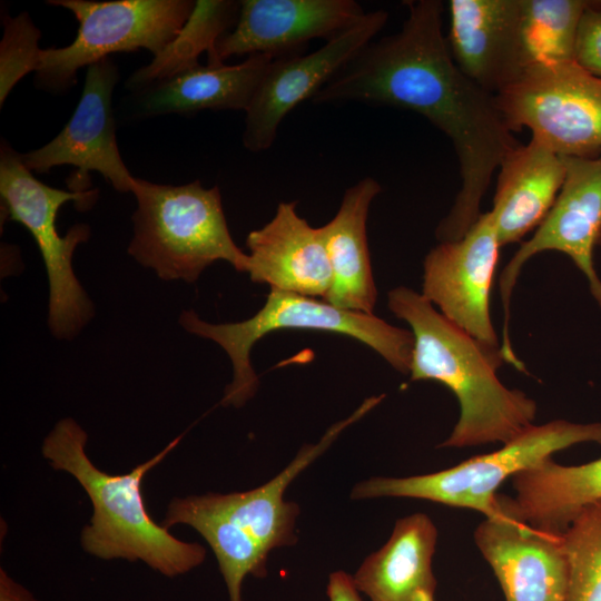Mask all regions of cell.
Here are the masks:
<instances>
[{"mask_svg": "<svg viewBox=\"0 0 601 601\" xmlns=\"http://www.w3.org/2000/svg\"><path fill=\"white\" fill-rule=\"evenodd\" d=\"M0 196L4 217L29 230L43 259L49 282L48 325L51 333L63 339L75 337L93 316V305L72 268L73 252L89 238L90 228L78 224L62 237L56 220L65 203L73 201L79 210L90 208L98 190L75 193L43 184L27 168L21 155L2 140Z\"/></svg>", "mask_w": 601, "mask_h": 601, "instance_id": "cell-8", "label": "cell"}, {"mask_svg": "<svg viewBox=\"0 0 601 601\" xmlns=\"http://www.w3.org/2000/svg\"><path fill=\"white\" fill-rule=\"evenodd\" d=\"M450 55L482 89L497 95L531 66L522 0H450Z\"/></svg>", "mask_w": 601, "mask_h": 601, "instance_id": "cell-16", "label": "cell"}, {"mask_svg": "<svg viewBox=\"0 0 601 601\" xmlns=\"http://www.w3.org/2000/svg\"><path fill=\"white\" fill-rule=\"evenodd\" d=\"M239 9L240 1H195L190 16L175 38L127 79L126 88L134 92L199 65V55L206 51L208 57L211 56L218 39L235 26Z\"/></svg>", "mask_w": 601, "mask_h": 601, "instance_id": "cell-24", "label": "cell"}, {"mask_svg": "<svg viewBox=\"0 0 601 601\" xmlns=\"http://www.w3.org/2000/svg\"><path fill=\"white\" fill-rule=\"evenodd\" d=\"M179 323L187 332L214 341L229 356L233 380L221 404L235 407L243 406L258 388L249 355L256 342L270 332L313 329L342 334L373 348L403 374L410 372L414 347L411 331L390 325L374 314L342 309L325 300L277 289H270L264 306L243 322L213 324L187 309Z\"/></svg>", "mask_w": 601, "mask_h": 601, "instance_id": "cell-6", "label": "cell"}, {"mask_svg": "<svg viewBox=\"0 0 601 601\" xmlns=\"http://www.w3.org/2000/svg\"><path fill=\"white\" fill-rule=\"evenodd\" d=\"M597 3L601 7V0H598Z\"/></svg>", "mask_w": 601, "mask_h": 601, "instance_id": "cell-32", "label": "cell"}, {"mask_svg": "<svg viewBox=\"0 0 601 601\" xmlns=\"http://www.w3.org/2000/svg\"><path fill=\"white\" fill-rule=\"evenodd\" d=\"M387 306L413 334L411 381L439 382L459 402V420L440 447L504 444L534 424L535 401L497 377L496 371L505 363L500 347L465 333L412 288L390 290Z\"/></svg>", "mask_w": 601, "mask_h": 601, "instance_id": "cell-2", "label": "cell"}, {"mask_svg": "<svg viewBox=\"0 0 601 601\" xmlns=\"http://www.w3.org/2000/svg\"><path fill=\"white\" fill-rule=\"evenodd\" d=\"M574 60L585 70L601 78V7L597 1H590L583 13Z\"/></svg>", "mask_w": 601, "mask_h": 601, "instance_id": "cell-28", "label": "cell"}, {"mask_svg": "<svg viewBox=\"0 0 601 601\" xmlns=\"http://www.w3.org/2000/svg\"><path fill=\"white\" fill-rule=\"evenodd\" d=\"M118 67L105 58L87 67L79 102L61 131L45 146L21 155L32 173L46 174L57 166L77 168L68 179L75 193L90 189V171H97L119 193H131L135 176L126 167L116 139L112 91Z\"/></svg>", "mask_w": 601, "mask_h": 601, "instance_id": "cell-12", "label": "cell"}, {"mask_svg": "<svg viewBox=\"0 0 601 601\" xmlns=\"http://www.w3.org/2000/svg\"><path fill=\"white\" fill-rule=\"evenodd\" d=\"M511 480L520 518L562 534L584 508L601 501V456L579 465L559 464L549 457Z\"/></svg>", "mask_w": 601, "mask_h": 601, "instance_id": "cell-23", "label": "cell"}, {"mask_svg": "<svg viewBox=\"0 0 601 601\" xmlns=\"http://www.w3.org/2000/svg\"><path fill=\"white\" fill-rule=\"evenodd\" d=\"M3 37L0 42V106L17 82L37 70L41 49L38 46L40 30L27 12L3 19Z\"/></svg>", "mask_w": 601, "mask_h": 601, "instance_id": "cell-27", "label": "cell"}, {"mask_svg": "<svg viewBox=\"0 0 601 601\" xmlns=\"http://www.w3.org/2000/svg\"><path fill=\"white\" fill-rule=\"evenodd\" d=\"M382 187L365 177L345 190L336 215L319 227L332 269V286L324 299L353 312L373 314L377 290L373 278L366 221Z\"/></svg>", "mask_w": 601, "mask_h": 601, "instance_id": "cell-21", "label": "cell"}, {"mask_svg": "<svg viewBox=\"0 0 601 601\" xmlns=\"http://www.w3.org/2000/svg\"><path fill=\"white\" fill-rule=\"evenodd\" d=\"M73 13L79 23L73 41L62 48L41 49L37 85L55 93L67 91L83 67L115 52L138 49L158 55L190 16V0H50Z\"/></svg>", "mask_w": 601, "mask_h": 601, "instance_id": "cell-9", "label": "cell"}, {"mask_svg": "<svg viewBox=\"0 0 601 601\" xmlns=\"http://www.w3.org/2000/svg\"><path fill=\"white\" fill-rule=\"evenodd\" d=\"M180 439L176 437L130 472L116 475L91 462L86 452L87 432L73 418H62L53 426L42 442V456L53 470L70 474L92 505L91 519L80 536L85 552L101 560L141 561L168 578L185 574L204 562L205 548L181 541L156 523L141 493L145 475Z\"/></svg>", "mask_w": 601, "mask_h": 601, "instance_id": "cell-3", "label": "cell"}, {"mask_svg": "<svg viewBox=\"0 0 601 601\" xmlns=\"http://www.w3.org/2000/svg\"><path fill=\"white\" fill-rule=\"evenodd\" d=\"M362 88L370 105L416 112L451 140L461 188L435 236L440 243L460 239L482 214V198L502 159L520 145L496 96L455 65L442 31V16L432 11L412 18L373 49L364 66Z\"/></svg>", "mask_w": 601, "mask_h": 601, "instance_id": "cell-1", "label": "cell"}, {"mask_svg": "<svg viewBox=\"0 0 601 601\" xmlns=\"http://www.w3.org/2000/svg\"><path fill=\"white\" fill-rule=\"evenodd\" d=\"M499 512L474 531V542L499 581L504 601H566L569 566L561 534L538 529L497 494Z\"/></svg>", "mask_w": 601, "mask_h": 601, "instance_id": "cell-15", "label": "cell"}, {"mask_svg": "<svg viewBox=\"0 0 601 601\" xmlns=\"http://www.w3.org/2000/svg\"><path fill=\"white\" fill-rule=\"evenodd\" d=\"M561 535L569 566L566 601H601V501L584 508Z\"/></svg>", "mask_w": 601, "mask_h": 601, "instance_id": "cell-26", "label": "cell"}, {"mask_svg": "<svg viewBox=\"0 0 601 601\" xmlns=\"http://www.w3.org/2000/svg\"><path fill=\"white\" fill-rule=\"evenodd\" d=\"M383 400L366 398L347 418L334 424L316 444H306L295 459L267 483L244 492L207 493L174 497L161 525L184 524L195 529L210 545L227 587L229 601H242L246 575L265 578L272 550L296 542V503L284 494L293 480L335 441L341 432Z\"/></svg>", "mask_w": 601, "mask_h": 601, "instance_id": "cell-4", "label": "cell"}, {"mask_svg": "<svg viewBox=\"0 0 601 601\" xmlns=\"http://www.w3.org/2000/svg\"><path fill=\"white\" fill-rule=\"evenodd\" d=\"M365 13L354 0H242L234 28L218 39L208 62L297 53L313 39L329 40L347 30Z\"/></svg>", "mask_w": 601, "mask_h": 601, "instance_id": "cell-17", "label": "cell"}, {"mask_svg": "<svg viewBox=\"0 0 601 601\" xmlns=\"http://www.w3.org/2000/svg\"><path fill=\"white\" fill-rule=\"evenodd\" d=\"M562 159L565 178L552 208L533 236L521 243L500 276L504 309L501 352L508 361L515 357L509 335L512 290L523 265L539 253L556 250L570 257L587 278L601 311V278L593 262L601 230V152L592 157L562 156Z\"/></svg>", "mask_w": 601, "mask_h": 601, "instance_id": "cell-11", "label": "cell"}, {"mask_svg": "<svg viewBox=\"0 0 601 601\" xmlns=\"http://www.w3.org/2000/svg\"><path fill=\"white\" fill-rule=\"evenodd\" d=\"M388 12H366L353 27L307 55L274 58L246 110L244 147L268 149L284 118L311 99L385 26Z\"/></svg>", "mask_w": 601, "mask_h": 601, "instance_id": "cell-14", "label": "cell"}, {"mask_svg": "<svg viewBox=\"0 0 601 601\" xmlns=\"http://www.w3.org/2000/svg\"><path fill=\"white\" fill-rule=\"evenodd\" d=\"M491 209L501 247L536 229L565 178L562 156L531 137L502 159Z\"/></svg>", "mask_w": 601, "mask_h": 601, "instance_id": "cell-20", "label": "cell"}, {"mask_svg": "<svg viewBox=\"0 0 601 601\" xmlns=\"http://www.w3.org/2000/svg\"><path fill=\"white\" fill-rule=\"evenodd\" d=\"M597 246H601V230H600V234H599V237H598Z\"/></svg>", "mask_w": 601, "mask_h": 601, "instance_id": "cell-31", "label": "cell"}, {"mask_svg": "<svg viewBox=\"0 0 601 601\" xmlns=\"http://www.w3.org/2000/svg\"><path fill=\"white\" fill-rule=\"evenodd\" d=\"M590 1L522 0L531 66L574 60L580 23Z\"/></svg>", "mask_w": 601, "mask_h": 601, "instance_id": "cell-25", "label": "cell"}, {"mask_svg": "<svg viewBox=\"0 0 601 601\" xmlns=\"http://www.w3.org/2000/svg\"><path fill=\"white\" fill-rule=\"evenodd\" d=\"M0 601H39L27 588L0 569Z\"/></svg>", "mask_w": 601, "mask_h": 601, "instance_id": "cell-30", "label": "cell"}, {"mask_svg": "<svg viewBox=\"0 0 601 601\" xmlns=\"http://www.w3.org/2000/svg\"><path fill=\"white\" fill-rule=\"evenodd\" d=\"M296 201H280L275 216L246 238L247 273L270 289L326 298L332 269L319 227L296 213Z\"/></svg>", "mask_w": 601, "mask_h": 601, "instance_id": "cell-18", "label": "cell"}, {"mask_svg": "<svg viewBox=\"0 0 601 601\" xmlns=\"http://www.w3.org/2000/svg\"><path fill=\"white\" fill-rule=\"evenodd\" d=\"M495 96L511 131L528 128L560 156L601 152V78L575 60L534 63Z\"/></svg>", "mask_w": 601, "mask_h": 601, "instance_id": "cell-10", "label": "cell"}, {"mask_svg": "<svg viewBox=\"0 0 601 601\" xmlns=\"http://www.w3.org/2000/svg\"><path fill=\"white\" fill-rule=\"evenodd\" d=\"M137 200L128 253L165 280L194 283L206 267L228 262L247 273L248 254L233 240L217 186L164 185L135 177Z\"/></svg>", "mask_w": 601, "mask_h": 601, "instance_id": "cell-5", "label": "cell"}, {"mask_svg": "<svg viewBox=\"0 0 601 601\" xmlns=\"http://www.w3.org/2000/svg\"><path fill=\"white\" fill-rule=\"evenodd\" d=\"M601 444V422L553 420L531 425L501 449L434 473L407 477H372L357 483L352 499L410 497L470 509L485 518L499 512L497 489L520 472L581 443Z\"/></svg>", "mask_w": 601, "mask_h": 601, "instance_id": "cell-7", "label": "cell"}, {"mask_svg": "<svg viewBox=\"0 0 601 601\" xmlns=\"http://www.w3.org/2000/svg\"><path fill=\"white\" fill-rule=\"evenodd\" d=\"M274 58L252 55L231 66L199 63L134 91L130 111L137 118L207 109L246 111Z\"/></svg>", "mask_w": 601, "mask_h": 601, "instance_id": "cell-19", "label": "cell"}, {"mask_svg": "<svg viewBox=\"0 0 601 601\" xmlns=\"http://www.w3.org/2000/svg\"><path fill=\"white\" fill-rule=\"evenodd\" d=\"M500 248L493 214L482 213L460 239L442 242L427 253L422 295L465 333L501 348L490 312Z\"/></svg>", "mask_w": 601, "mask_h": 601, "instance_id": "cell-13", "label": "cell"}, {"mask_svg": "<svg viewBox=\"0 0 601 601\" xmlns=\"http://www.w3.org/2000/svg\"><path fill=\"white\" fill-rule=\"evenodd\" d=\"M436 541V526L426 514L397 520L387 542L353 577L356 589L371 601H435Z\"/></svg>", "mask_w": 601, "mask_h": 601, "instance_id": "cell-22", "label": "cell"}, {"mask_svg": "<svg viewBox=\"0 0 601 601\" xmlns=\"http://www.w3.org/2000/svg\"><path fill=\"white\" fill-rule=\"evenodd\" d=\"M329 601H363L353 578L343 571L333 572L327 584Z\"/></svg>", "mask_w": 601, "mask_h": 601, "instance_id": "cell-29", "label": "cell"}]
</instances>
